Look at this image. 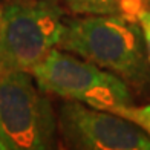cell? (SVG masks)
<instances>
[{"label": "cell", "instance_id": "1", "mask_svg": "<svg viewBox=\"0 0 150 150\" xmlns=\"http://www.w3.org/2000/svg\"><path fill=\"white\" fill-rule=\"evenodd\" d=\"M60 49L120 77L136 91L150 87V64L138 23L120 16H77L64 20Z\"/></svg>", "mask_w": 150, "mask_h": 150}, {"label": "cell", "instance_id": "2", "mask_svg": "<svg viewBox=\"0 0 150 150\" xmlns=\"http://www.w3.org/2000/svg\"><path fill=\"white\" fill-rule=\"evenodd\" d=\"M64 28L60 0H12L0 20V74L31 72L54 47Z\"/></svg>", "mask_w": 150, "mask_h": 150}, {"label": "cell", "instance_id": "3", "mask_svg": "<svg viewBox=\"0 0 150 150\" xmlns=\"http://www.w3.org/2000/svg\"><path fill=\"white\" fill-rule=\"evenodd\" d=\"M57 115L31 72L0 74V150L57 147Z\"/></svg>", "mask_w": 150, "mask_h": 150}, {"label": "cell", "instance_id": "4", "mask_svg": "<svg viewBox=\"0 0 150 150\" xmlns=\"http://www.w3.org/2000/svg\"><path fill=\"white\" fill-rule=\"evenodd\" d=\"M31 75L45 93L80 101L93 109L110 110L132 104L130 89L120 77L60 47H54Z\"/></svg>", "mask_w": 150, "mask_h": 150}, {"label": "cell", "instance_id": "5", "mask_svg": "<svg viewBox=\"0 0 150 150\" xmlns=\"http://www.w3.org/2000/svg\"><path fill=\"white\" fill-rule=\"evenodd\" d=\"M58 133L67 149L150 150V138L117 113L66 100L57 117Z\"/></svg>", "mask_w": 150, "mask_h": 150}, {"label": "cell", "instance_id": "6", "mask_svg": "<svg viewBox=\"0 0 150 150\" xmlns=\"http://www.w3.org/2000/svg\"><path fill=\"white\" fill-rule=\"evenodd\" d=\"M75 16H120L138 23L139 12L147 9L142 0H60Z\"/></svg>", "mask_w": 150, "mask_h": 150}, {"label": "cell", "instance_id": "7", "mask_svg": "<svg viewBox=\"0 0 150 150\" xmlns=\"http://www.w3.org/2000/svg\"><path fill=\"white\" fill-rule=\"evenodd\" d=\"M107 112L117 113V115H120V117L129 120L130 122H133L135 126H138L141 130L150 138V103L142 104V106L126 104V106L113 107Z\"/></svg>", "mask_w": 150, "mask_h": 150}, {"label": "cell", "instance_id": "8", "mask_svg": "<svg viewBox=\"0 0 150 150\" xmlns=\"http://www.w3.org/2000/svg\"><path fill=\"white\" fill-rule=\"evenodd\" d=\"M138 25L142 32V38H144V46H146V54L147 60L150 64V9H142L138 17Z\"/></svg>", "mask_w": 150, "mask_h": 150}, {"label": "cell", "instance_id": "9", "mask_svg": "<svg viewBox=\"0 0 150 150\" xmlns=\"http://www.w3.org/2000/svg\"><path fill=\"white\" fill-rule=\"evenodd\" d=\"M0 20H2V9H0Z\"/></svg>", "mask_w": 150, "mask_h": 150}]
</instances>
